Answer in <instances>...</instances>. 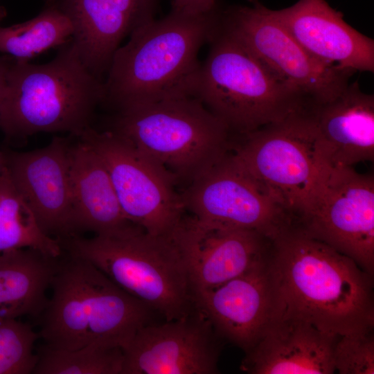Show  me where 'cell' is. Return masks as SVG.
<instances>
[{"instance_id":"21","label":"cell","mask_w":374,"mask_h":374,"mask_svg":"<svg viewBox=\"0 0 374 374\" xmlns=\"http://www.w3.org/2000/svg\"><path fill=\"white\" fill-rule=\"evenodd\" d=\"M75 136L78 141L70 145L69 167L76 235L91 231L95 235L112 236L141 228L125 217L100 157Z\"/></svg>"},{"instance_id":"31","label":"cell","mask_w":374,"mask_h":374,"mask_svg":"<svg viewBox=\"0 0 374 374\" xmlns=\"http://www.w3.org/2000/svg\"><path fill=\"white\" fill-rule=\"evenodd\" d=\"M3 165H4L3 154V151H0V172L3 168Z\"/></svg>"},{"instance_id":"22","label":"cell","mask_w":374,"mask_h":374,"mask_svg":"<svg viewBox=\"0 0 374 374\" xmlns=\"http://www.w3.org/2000/svg\"><path fill=\"white\" fill-rule=\"evenodd\" d=\"M60 257L30 248L0 254V319L41 315Z\"/></svg>"},{"instance_id":"14","label":"cell","mask_w":374,"mask_h":374,"mask_svg":"<svg viewBox=\"0 0 374 374\" xmlns=\"http://www.w3.org/2000/svg\"><path fill=\"white\" fill-rule=\"evenodd\" d=\"M170 234L185 260L193 295L218 287L266 260L272 240L258 232L223 228L185 215Z\"/></svg>"},{"instance_id":"9","label":"cell","mask_w":374,"mask_h":374,"mask_svg":"<svg viewBox=\"0 0 374 374\" xmlns=\"http://www.w3.org/2000/svg\"><path fill=\"white\" fill-rule=\"evenodd\" d=\"M220 12V26L284 83L312 105L338 96L356 72L325 63L307 51L258 0Z\"/></svg>"},{"instance_id":"29","label":"cell","mask_w":374,"mask_h":374,"mask_svg":"<svg viewBox=\"0 0 374 374\" xmlns=\"http://www.w3.org/2000/svg\"><path fill=\"white\" fill-rule=\"evenodd\" d=\"M14 60L6 57H0V105L4 93L7 76Z\"/></svg>"},{"instance_id":"5","label":"cell","mask_w":374,"mask_h":374,"mask_svg":"<svg viewBox=\"0 0 374 374\" xmlns=\"http://www.w3.org/2000/svg\"><path fill=\"white\" fill-rule=\"evenodd\" d=\"M60 242L67 254L93 265L166 321L183 318L195 308L188 268L170 233L154 235L138 228L112 236L76 235Z\"/></svg>"},{"instance_id":"15","label":"cell","mask_w":374,"mask_h":374,"mask_svg":"<svg viewBox=\"0 0 374 374\" xmlns=\"http://www.w3.org/2000/svg\"><path fill=\"white\" fill-rule=\"evenodd\" d=\"M70 141L55 137L28 152L3 151L4 167L39 227L59 240L76 235L71 196Z\"/></svg>"},{"instance_id":"24","label":"cell","mask_w":374,"mask_h":374,"mask_svg":"<svg viewBox=\"0 0 374 374\" xmlns=\"http://www.w3.org/2000/svg\"><path fill=\"white\" fill-rule=\"evenodd\" d=\"M73 30L67 16L48 0L35 17L0 27V52L17 60L28 61L46 50L64 45L71 38Z\"/></svg>"},{"instance_id":"23","label":"cell","mask_w":374,"mask_h":374,"mask_svg":"<svg viewBox=\"0 0 374 374\" xmlns=\"http://www.w3.org/2000/svg\"><path fill=\"white\" fill-rule=\"evenodd\" d=\"M24 248L54 258L63 253L60 240L41 229L3 165L0 172V254Z\"/></svg>"},{"instance_id":"8","label":"cell","mask_w":374,"mask_h":374,"mask_svg":"<svg viewBox=\"0 0 374 374\" xmlns=\"http://www.w3.org/2000/svg\"><path fill=\"white\" fill-rule=\"evenodd\" d=\"M231 154L283 202L297 224L332 171L317 149L310 105L283 120L235 135Z\"/></svg>"},{"instance_id":"7","label":"cell","mask_w":374,"mask_h":374,"mask_svg":"<svg viewBox=\"0 0 374 374\" xmlns=\"http://www.w3.org/2000/svg\"><path fill=\"white\" fill-rule=\"evenodd\" d=\"M198 73L193 96L232 134L280 121L309 103L220 26Z\"/></svg>"},{"instance_id":"1","label":"cell","mask_w":374,"mask_h":374,"mask_svg":"<svg viewBox=\"0 0 374 374\" xmlns=\"http://www.w3.org/2000/svg\"><path fill=\"white\" fill-rule=\"evenodd\" d=\"M267 269L273 317L301 319L335 335L373 330V276L299 227L271 240Z\"/></svg>"},{"instance_id":"20","label":"cell","mask_w":374,"mask_h":374,"mask_svg":"<svg viewBox=\"0 0 374 374\" xmlns=\"http://www.w3.org/2000/svg\"><path fill=\"white\" fill-rule=\"evenodd\" d=\"M318 151L330 168L353 167L374 159V96L358 82L335 98L310 105Z\"/></svg>"},{"instance_id":"18","label":"cell","mask_w":374,"mask_h":374,"mask_svg":"<svg viewBox=\"0 0 374 374\" xmlns=\"http://www.w3.org/2000/svg\"><path fill=\"white\" fill-rule=\"evenodd\" d=\"M271 10L296 40L318 60L355 71H374V41L348 24L325 0H299Z\"/></svg>"},{"instance_id":"19","label":"cell","mask_w":374,"mask_h":374,"mask_svg":"<svg viewBox=\"0 0 374 374\" xmlns=\"http://www.w3.org/2000/svg\"><path fill=\"white\" fill-rule=\"evenodd\" d=\"M339 336L301 319L272 317L245 353L240 369L251 374L334 373L333 350Z\"/></svg>"},{"instance_id":"4","label":"cell","mask_w":374,"mask_h":374,"mask_svg":"<svg viewBox=\"0 0 374 374\" xmlns=\"http://www.w3.org/2000/svg\"><path fill=\"white\" fill-rule=\"evenodd\" d=\"M104 100V80L83 64L71 38L48 63L14 59L0 105V128L8 139L39 132L76 136L91 127Z\"/></svg>"},{"instance_id":"12","label":"cell","mask_w":374,"mask_h":374,"mask_svg":"<svg viewBox=\"0 0 374 374\" xmlns=\"http://www.w3.org/2000/svg\"><path fill=\"white\" fill-rule=\"evenodd\" d=\"M296 226L373 276V176L353 167L333 168L313 206Z\"/></svg>"},{"instance_id":"16","label":"cell","mask_w":374,"mask_h":374,"mask_svg":"<svg viewBox=\"0 0 374 374\" xmlns=\"http://www.w3.org/2000/svg\"><path fill=\"white\" fill-rule=\"evenodd\" d=\"M69 19L71 42L95 75L106 74L126 36L154 19L161 0H50Z\"/></svg>"},{"instance_id":"17","label":"cell","mask_w":374,"mask_h":374,"mask_svg":"<svg viewBox=\"0 0 374 374\" xmlns=\"http://www.w3.org/2000/svg\"><path fill=\"white\" fill-rule=\"evenodd\" d=\"M267 258L244 274L194 295L195 308L217 335L245 353L256 344L274 315Z\"/></svg>"},{"instance_id":"3","label":"cell","mask_w":374,"mask_h":374,"mask_svg":"<svg viewBox=\"0 0 374 374\" xmlns=\"http://www.w3.org/2000/svg\"><path fill=\"white\" fill-rule=\"evenodd\" d=\"M66 255L60 258L51 296L39 316V338L57 349L92 344L124 349L148 324L152 310L87 260Z\"/></svg>"},{"instance_id":"11","label":"cell","mask_w":374,"mask_h":374,"mask_svg":"<svg viewBox=\"0 0 374 374\" xmlns=\"http://www.w3.org/2000/svg\"><path fill=\"white\" fill-rule=\"evenodd\" d=\"M186 210L204 222L258 232L271 239L294 226L280 199L229 152L181 193Z\"/></svg>"},{"instance_id":"10","label":"cell","mask_w":374,"mask_h":374,"mask_svg":"<svg viewBox=\"0 0 374 374\" xmlns=\"http://www.w3.org/2000/svg\"><path fill=\"white\" fill-rule=\"evenodd\" d=\"M76 136L104 162L125 217L150 234L171 233L186 211L175 179L111 130L98 132L89 127Z\"/></svg>"},{"instance_id":"26","label":"cell","mask_w":374,"mask_h":374,"mask_svg":"<svg viewBox=\"0 0 374 374\" xmlns=\"http://www.w3.org/2000/svg\"><path fill=\"white\" fill-rule=\"evenodd\" d=\"M39 338L31 326L17 319H0V374L33 373L38 355L34 344Z\"/></svg>"},{"instance_id":"13","label":"cell","mask_w":374,"mask_h":374,"mask_svg":"<svg viewBox=\"0 0 374 374\" xmlns=\"http://www.w3.org/2000/svg\"><path fill=\"white\" fill-rule=\"evenodd\" d=\"M220 337L195 308L186 317L141 328L123 349L122 374L219 373Z\"/></svg>"},{"instance_id":"2","label":"cell","mask_w":374,"mask_h":374,"mask_svg":"<svg viewBox=\"0 0 374 374\" xmlns=\"http://www.w3.org/2000/svg\"><path fill=\"white\" fill-rule=\"evenodd\" d=\"M220 12L189 15L171 10L132 32L112 57L104 101L119 109L193 96L202 64L199 51L215 33Z\"/></svg>"},{"instance_id":"25","label":"cell","mask_w":374,"mask_h":374,"mask_svg":"<svg viewBox=\"0 0 374 374\" xmlns=\"http://www.w3.org/2000/svg\"><path fill=\"white\" fill-rule=\"evenodd\" d=\"M35 374H122L123 349L92 344L73 349L43 346L37 353Z\"/></svg>"},{"instance_id":"28","label":"cell","mask_w":374,"mask_h":374,"mask_svg":"<svg viewBox=\"0 0 374 374\" xmlns=\"http://www.w3.org/2000/svg\"><path fill=\"white\" fill-rule=\"evenodd\" d=\"M172 11L189 15H198L217 10V0H172Z\"/></svg>"},{"instance_id":"30","label":"cell","mask_w":374,"mask_h":374,"mask_svg":"<svg viewBox=\"0 0 374 374\" xmlns=\"http://www.w3.org/2000/svg\"><path fill=\"white\" fill-rule=\"evenodd\" d=\"M6 16V11L3 7L0 6V21Z\"/></svg>"},{"instance_id":"27","label":"cell","mask_w":374,"mask_h":374,"mask_svg":"<svg viewBox=\"0 0 374 374\" xmlns=\"http://www.w3.org/2000/svg\"><path fill=\"white\" fill-rule=\"evenodd\" d=\"M333 361L335 371L340 374H373V330L340 335L334 347Z\"/></svg>"},{"instance_id":"6","label":"cell","mask_w":374,"mask_h":374,"mask_svg":"<svg viewBox=\"0 0 374 374\" xmlns=\"http://www.w3.org/2000/svg\"><path fill=\"white\" fill-rule=\"evenodd\" d=\"M110 130L188 185L231 148L228 127L193 96L119 109Z\"/></svg>"}]
</instances>
